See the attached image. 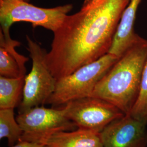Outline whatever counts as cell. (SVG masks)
<instances>
[{
    "mask_svg": "<svg viewBox=\"0 0 147 147\" xmlns=\"http://www.w3.org/2000/svg\"><path fill=\"white\" fill-rule=\"evenodd\" d=\"M119 57L108 53L59 79L47 104L53 106H63L70 101L90 96L96 85Z\"/></svg>",
    "mask_w": 147,
    "mask_h": 147,
    "instance_id": "3957f363",
    "label": "cell"
},
{
    "mask_svg": "<svg viewBox=\"0 0 147 147\" xmlns=\"http://www.w3.org/2000/svg\"><path fill=\"white\" fill-rule=\"evenodd\" d=\"M20 42L13 40L9 33L0 32V75L2 76L17 78L26 76L25 63L28 58L19 54L16 47Z\"/></svg>",
    "mask_w": 147,
    "mask_h": 147,
    "instance_id": "9c48e42d",
    "label": "cell"
},
{
    "mask_svg": "<svg viewBox=\"0 0 147 147\" xmlns=\"http://www.w3.org/2000/svg\"><path fill=\"white\" fill-rule=\"evenodd\" d=\"M147 124L125 115L100 132L103 147H146Z\"/></svg>",
    "mask_w": 147,
    "mask_h": 147,
    "instance_id": "ba28073f",
    "label": "cell"
},
{
    "mask_svg": "<svg viewBox=\"0 0 147 147\" xmlns=\"http://www.w3.org/2000/svg\"><path fill=\"white\" fill-rule=\"evenodd\" d=\"M20 1H25V2H29L30 0H20Z\"/></svg>",
    "mask_w": 147,
    "mask_h": 147,
    "instance_id": "2e32d148",
    "label": "cell"
},
{
    "mask_svg": "<svg viewBox=\"0 0 147 147\" xmlns=\"http://www.w3.org/2000/svg\"><path fill=\"white\" fill-rule=\"evenodd\" d=\"M25 76L17 78L0 77V109L19 106L23 94Z\"/></svg>",
    "mask_w": 147,
    "mask_h": 147,
    "instance_id": "7c38bea8",
    "label": "cell"
},
{
    "mask_svg": "<svg viewBox=\"0 0 147 147\" xmlns=\"http://www.w3.org/2000/svg\"><path fill=\"white\" fill-rule=\"evenodd\" d=\"M73 6L67 4L44 8L20 0H0L1 30L9 31L16 22L31 23L33 27L41 26L54 33L62 25Z\"/></svg>",
    "mask_w": 147,
    "mask_h": 147,
    "instance_id": "277c9868",
    "label": "cell"
},
{
    "mask_svg": "<svg viewBox=\"0 0 147 147\" xmlns=\"http://www.w3.org/2000/svg\"><path fill=\"white\" fill-rule=\"evenodd\" d=\"M141 0H130L117 28L109 53L118 57L126 51L139 36L134 31L136 13Z\"/></svg>",
    "mask_w": 147,
    "mask_h": 147,
    "instance_id": "30bf717a",
    "label": "cell"
},
{
    "mask_svg": "<svg viewBox=\"0 0 147 147\" xmlns=\"http://www.w3.org/2000/svg\"><path fill=\"white\" fill-rule=\"evenodd\" d=\"M23 131L14 117V109H0V138H7L9 146L20 142Z\"/></svg>",
    "mask_w": 147,
    "mask_h": 147,
    "instance_id": "4fadbf2b",
    "label": "cell"
},
{
    "mask_svg": "<svg viewBox=\"0 0 147 147\" xmlns=\"http://www.w3.org/2000/svg\"><path fill=\"white\" fill-rule=\"evenodd\" d=\"M11 147H48L47 145L39 142L20 141Z\"/></svg>",
    "mask_w": 147,
    "mask_h": 147,
    "instance_id": "9a60e30c",
    "label": "cell"
},
{
    "mask_svg": "<svg viewBox=\"0 0 147 147\" xmlns=\"http://www.w3.org/2000/svg\"><path fill=\"white\" fill-rule=\"evenodd\" d=\"M26 39L32 66L30 73L25 76L19 113L47 104L57 83L45 62L46 51L29 36H27Z\"/></svg>",
    "mask_w": 147,
    "mask_h": 147,
    "instance_id": "5b68a950",
    "label": "cell"
},
{
    "mask_svg": "<svg viewBox=\"0 0 147 147\" xmlns=\"http://www.w3.org/2000/svg\"><path fill=\"white\" fill-rule=\"evenodd\" d=\"M129 115L147 124V60L143 70L138 96Z\"/></svg>",
    "mask_w": 147,
    "mask_h": 147,
    "instance_id": "5bb4252c",
    "label": "cell"
},
{
    "mask_svg": "<svg viewBox=\"0 0 147 147\" xmlns=\"http://www.w3.org/2000/svg\"><path fill=\"white\" fill-rule=\"evenodd\" d=\"M39 143L48 147H103L100 132L79 128L55 132Z\"/></svg>",
    "mask_w": 147,
    "mask_h": 147,
    "instance_id": "8fae6325",
    "label": "cell"
},
{
    "mask_svg": "<svg viewBox=\"0 0 147 147\" xmlns=\"http://www.w3.org/2000/svg\"><path fill=\"white\" fill-rule=\"evenodd\" d=\"M130 0H84L53 33L45 62L57 80L108 53Z\"/></svg>",
    "mask_w": 147,
    "mask_h": 147,
    "instance_id": "6da1fadb",
    "label": "cell"
},
{
    "mask_svg": "<svg viewBox=\"0 0 147 147\" xmlns=\"http://www.w3.org/2000/svg\"><path fill=\"white\" fill-rule=\"evenodd\" d=\"M63 108L78 128L101 132L112 121L125 115L116 106L93 96L70 101Z\"/></svg>",
    "mask_w": 147,
    "mask_h": 147,
    "instance_id": "52a82bcc",
    "label": "cell"
},
{
    "mask_svg": "<svg viewBox=\"0 0 147 147\" xmlns=\"http://www.w3.org/2000/svg\"><path fill=\"white\" fill-rule=\"evenodd\" d=\"M16 119L23 131L20 141L40 142L55 132L73 131L78 128L67 117L63 107H34L19 113Z\"/></svg>",
    "mask_w": 147,
    "mask_h": 147,
    "instance_id": "8992f818",
    "label": "cell"
},
{
    "mask_svg": "<svg viewBox=\"0 0 147 147\" xmlns=\"http://www.w3.org/2000/svg\"><path fill=\"white\" fill-rule=\"evenodd\" d=\"M147 60V39L138 36L96 85L90 96L109 102L129 115L138 96Z\"/></svg>",
    "mask_w": 147,
    "mask_h": 147,
    "instance_id": "7a4b0ae2",
    "label": "cell"
}]
</instances>
